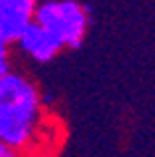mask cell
<instances>
[{"mask_svg":"<svg viewBox=\"0 0 155 157\" xmlns=\"http://www.w3.org/2000/svg\"><path fill=\"white\" fill-rule=\"evenodd\" d=\"M46 125L48 115L37 83L20 71H10L0 83V141L22 157H34Z\"/></svg>","mask_w":155,"mask_h":157,"instance_id":"cell-1","label":"cell"},{"mask_svg":"<svg viewBox=\"0 0 155 157\" xmlns=\"http://www.w3.org/2000/svg\"><path fill=\"white\" fill-rule=\"evenodd\" d=\"M34 22L55 34L64 48H79L87 38L91 10L79 0H45L37 6Z\"/></svg>","mask_w":155,"mask_h":157,"instance_id":"cell-2","label":"cell"},{"mask_svg":"<svg viewBox=\"0 0 155 157\" xmlns=\"http://www.w3.org/2000/svg\"><path fill=\"white\" fill-rule=\"evenodd\" d=\"M14 46L22 52L24 56H28L34 63L46 65L50 60H55L60 52L64 51L63 42L55 36L52 33H48L46 28H42L38 22H32L30 26L20 34V38L14 42Z\"/></svg>","mask_w":155,"mask_h":157,"instance_id":"cell-3","label":"cell"},{"mask_svg":"<svg viewBox=\"0 0 155 157\" xmlns=\"http://www.w3.org/2000/svg\"><path fill=\"white\" fill-rule=\"evenodd\" d=\"M37 6L38 0H0V36L8 44H14L34 22Z\"/></svg>","mask_w":155,"mask_h":157,"instance_id":"cell-4","label":"cell"},{"mask_svg":"<svg viewBox=\"0 0 155 157\" xmlns=\"http://www.w3.org/2000/svg\"><path fill=\"white\" fill-rule=\"evenodd\" d=\"M0 157H22L16 149H12L10 145H6L4 141H0Z\"/></svg>","mask_w":155,"mask_h":157,"instance_id":"cell-5","label":"cell"},{"mask_svg":"<svg viewBox=\"0 0 155 157\" xmlns=\"http://www.w3.org/2000/svg\"><path fill=\"white\" fill-rule=\"evenodd\" d=\"M8 55H10V44L0 36V60H6V59H8Z\"/></svg>","mask_w":155,"mask_h":157,"instance_id":"cell-6","label":"cell"},{"mask_svg":"<svg viewBox=\"0 0 155 157\" xmlns=\"http://www.w3.org/2000/svg\"><path fill=\"white\" fill-rule=\"evenodd\" d=\"M10 71H12V69H10V60L8 59H6V60H0V83L6 78V75H8Z\"/></svg>","mask_w":155,"mask_h":157,"instance_id":"cell-7","label":"cell"}]
</instances>
